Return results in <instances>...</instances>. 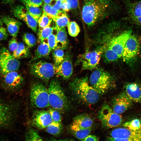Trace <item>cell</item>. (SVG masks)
<instances>
[{"label":"cell","instance_id":"1","mask_svg":"<svg viewBox=\"0 0 141 141\" xmlns=\"http://www.w3.org/2000/svg\"><path fill=\"white\" fill-rule=\"evenodd\" d=\"M107 10L105 4L100 0H84L82 11L83 21L91 27L103 16Z\"/></svg>","mask_w":141,"mask_h":141},{"label":"cell","instance_id":"2","mask_svg":"<svg viewBox=\"0 0 141 141\" xmlns=\"http://www.w3.org/2000/svg\"><path fill=\"white\" fill-rule=\"evenodd\" d=\"M70 86L74 95L86 104H94L98 101L99 94L89 85L87 77L76 79Z\"/></svg>","mask_w":141,"mask_h":141},{"label":"cell","instance_id":"3","mask_svg":"<svg viewBox=\"0 0 141 141\" xmlns=\"http://www.w3.org/2000/svg\"><path fill=\"white\" fill-rule=\"evenodd\" d=\"M50 106L59 111H64L68 108L67 98L59 81L53 79L48 89Z\"/></svg>","mask_w":141,"mask_h":141},{"label":"cell","instance_id":"4","mask_svg":"<svg viewBox=\"0 0 141 141\" xmlns=\"http://www.w3.org/2000/svg\"><path fill=\"white\" fill-rule=\"evenodd\" d=\"M90 85L99 94H103L114 86V82L111 75L101 69L94 70L89 78Z\"/></svg>","mask_w":141,"mask_h":141},{"label":"cell","instance_id":"5","mask_svg":"<svg viewBox=\"0 0 141 141\" xmlns=\"http://www.w3.org/2000/svg\"><path fill=\"white\" fill-rule=\"evenodd\" d=\"M30 99L31 104L35 107L43 108L50 106L48 89L40 83H35L32 86Z\"/></svg>","mask_w":141,"mask_h":141},{"label":"cell","instance_id":"6","mask_svg":"<svg viewBox=\"0 0 141 141\" xmlns=\"http://www.w3.org/2000/svg\"><path fill=\"white\" fill-rule=\"evenodd\" d=\"M98 116L102 126L107 128L118 126L122 121V118L120 114L115 113L112 107L106 104L102 107Z\"/></svg>","mask_w":141,"mask_h":141},{"label":"cell","instance_id":"7","mask_svg":"<svg viewBox=\"0 0 141 141\" xmlns=\"http://www.w3.org/2000/svg\"><path fill=\"white\" fill-rule=\"evenodd\" d=\"M55 67L51 63L40 60L32 64L31 73L34 77L48 82L55 74Z\"/></svg>","mask_w":141,"mask_h":141},{"label":"cell","instance_id":"8","mask_svg":"<svg viewBox=\"0 0 141 141\" xmlns=\"http://www.w3.org/2000/svg\"><path fill=\"white\" fill-rule=\"evenodd\" d=\"M140 43L139 38L132 34L125 44L122 55L124 62L130 65L134 62L139 54Z\"/></svg>","mask_w":141,"mask_h":141},{"label":"cell","instance_id":"9","mask_svg":"<svg viewBox=\"0 0 141 141\" xmlns=\"http://www.w3.org/2000/svg\"><path fill=\"white\" fill-rule=\"evenodd\" d=\"M110 135L108 140L141 141V132L134 131L125 127L113 130Z\"/></svg>","mask_w":141,"mask_h":141},{"label":"cell","instance_id":"10","mask_svg":"<svg viewBox=\"0 0 141 141\" xmlns=\"http://www.w3.org/2000/svg\"><path fill=\"white\" fill-rule=\"evenodd\" d=\"M19 61L14 58L7 49H2L0 52V72L3 75L19 68Z\"/></svg>","mask_w":141,"mask_h":141},{"label":"cell","instance_id":"11","mask_svg":"<svg viewBox=\"0 0 141 141\" xmlns=\"http://www.w3.org/2000/svg\"><path fill=\"white\" fill-rule=\"evenodd\" d=\"M106 48L105 46H103L83 54L80 59L83 69L91 70L95 68L99 63L101 55Z\"/></svg>","mask_w":141,"mask_h":141},{"label":"cell","instance_id":"12","mask_svg":"<svg viewBox=\"0 0 141 141\" xmlns=\"http://www.w3.org/2000/svg\"><path fill=\"white\" fill-rule=\"evenodd\" d=\"M132 34L130 30L125 31L113 37L108 45V47L119 55L122 56L125 44Z\"/></svg>","mask_w":141,"mask_h":141},{"label":"cell","instance_id":"13","mask_svg":"<svg viewBox=\"0 0 141 141\" xmlns=\"http://www.w3.org/2000/svg\"><path fill=\"white\" fill-rule=\"evenodd\" d=\"M15 17L24 21L34 32L37 31L38 22L30 15L25 7L20 5H16L12 10Z\"/></svg>","mask_w":141,"mask_h":141},{"label":"cell","instance_id":"14","mask_svg":"<svg viewBox=\"0 0 141 141\" xmlns=\"http://www.w3.org/2000/svg\"><path fill=\"white\" fill-rule=\"evenodd\" d=\"M132 105V101L124 91L114 99L112 108L115 113L121 114L128 109Z\"/></svg>","mask_w":141,"mask_h":141},{"label":"cell","instance_id":"15","mask_svg":"<svg viewBox=\"0 0 141 141\" xmlns=\"http://www.w3.org/2000/svg\"><path fill=\"white\" fill-rule=\"evenodd\" d=\"M14 107L0 98V126L7 125L11 122L15 115Z\"/></svg>","mask_w":141,"mask_h":141},{"label":"cell","instance_id":"16","mask_svg":"<svg viewBox=\"0 0 141 141\" xmlns=\"http://www.w3.org/2000/svg\"><path fill=\"white\" fill-rule=\"evenodd\" d=\"M4 75V85L9 90H14L18 88L23 80L22 76L16 71L9 72Z\"/></svg>","mask_w":141,"mask_h":141},{"label":"cell","instance_id":"17","mask_svg":"<svg viewBox=\"0 0 141 141\" xmlns=\"http://www.w3.org/2000/svg\"><path fill=\"white\" fill-rule=\"evenodd\" d=\"M53 121L49 112L45 111H40L36 112L32 119L33 125L39 129L46 128Z\"/></svg>","mask_w":141,"mask_h":141},{"label":"cell","instance_id":"18","mask_svg":"<svg viewBox=\"0 0 141 141\" xmlns=\"http://www.w3.org/2000/svg\"><path fill=\"white\" fill-rule=\"evenodd\" d=\"M124 92L129 98L135 102L141 103V85L135 83H129L125 86Z\"/></svg>","mask_w":141,"mask_h":141},{"label":"cell","instance_id":"19","mask_svg":"<svg viewBox=\"0 0 141 141\" xmlns=\"http://www.w3.org/2000/svg\"><path fill=\"white\" fill-rule=\"evenodd\" d=\"M55 74L64 79H67L69 78L73 72V66L70 57L68 56H65L62 63L58 66L55 67Z\"/></svg>","mask_w":141,"mask_h":141},{"label":"cell","instance_id":"20","mask_svg":"<svg viewBox=\"0 0 141 141\" xmlns=\"http://www.w3.org/2000/svg\"><path fill=\"white\" fill-rule=\"evenodd\" d=\"M3 24L7 27L8 32L13 37H17L21 23L15 19L7 15H3L1 17Z\"/></svg>","mask_w":141,"mask_h":141},{"label":"cell","instance_id":"21","mask_svg":"<svg viewBox=\"0 0 141 141\" xmlns=\"http://www.w3.org/2000/svg\"><path fill=\"white\" fill-rule=\"evenodd\" d=\"M93 123L92 119L89 115L81 114L76 116L72 124L84 128H91Z\"/></svg>","mask_w":141,"mask_h":141},{"label":"cell","instance_id":"22","mask_svg":"<svg viewBox=\"0 0 141 141\" xmlns=\"http://www.w3.org/2000/svg\"><path fill=\"white\" fill-rule=\"evenodd\" d=\"M56 37L57 48L62 50L66 49L68 45L67 35L65 27L57 29Z\"/></svg>","mask_w":141,"mask_h":141},{"label":"cell","instance_id":"23","mask_svg":"<svg viewBox=\"0 0 141 141\" xmlns=\"http://www.w3.org/2000/svg\"><path fill=\"white\" fill-rule=\"evenodd\" d=\"M38 46L33 58L31 62L48 56L51 51L47 43L44 41L41 43Z\"/></svg>","mask_w":141,"mask_h":141},{"label":"cell","instance_id":"24","mask_svg":"<svg viewBox=\"0 0 141 141\" xmlns=\"http://www.w3.org/2000/svg\"><path fill=\"white\" fill-rule=\"evenodd\" d=\"M70 129L74 136L81 140L89 135L91 131V128H82L73 124L70 126Z\"/></svg>","mask_w":141,"mask_h":141},{"label":"cell","instance_id":"25","mask_svg":"<svg viewBox=\"0 0 141 141\" xmlns=\"http://www.w3.org/2000/svg\"><path fill=\"white\" fill-rule=\"evenodd\" d=\"M53 21L55 23V30H56L65 27L69 22L67 15L63 11Z\"/></svg>","mask_w":141,"mask_h":141},{"label":"cell","instance_id":"26","mask_svg":"<svg viewBox=\"0 0 141 141\" xmlns=\"http://www.w3.org/2000/svg\"><path fill=\"white\" fill-rule=\"evenodd\" d=\"M29 48L26 46L22 43H19L17 49L12 54L13 56L16 59L26 57L30 54Z\"/></svg>","mask_w":141,"mask_h":141},{"label":"cell","instance_id":"27","mask_svg":"<svg viewBox=\"0 0 141 141\" xmlns=\"http://www.w3.org/2000/svg\"><path fill=\"white\" fill-rule=\"evenodd\" d=\"M54 30H55V27L51 26L50 25L44 28L39 27L38 35V39L41 43L46 39L52 33Z\"/></svg>","mask_w":141,"mask_h":141},{"label":"cell","instance_id":"28","mask_svg":"<svg viewBox=\"0 0 141 141\" xmlns=\"http://www.w3.org/2000/svg\"><path fill=\"white\" fill-rule=\"evenodd\" d=\"M52 56L55 67L58 66L63 61L65 58L63 50L56 48L54 50Z\"/></svg>","mask_w":141,"mask_h":141},{"label":"cell","instance_id":"29","mask_svg":"<svg viewBox=\"0 0 141 141\" xmlns=\"http://www.w3.org/2000/svg\"><path fill=\"white\" fill-rule=\"evenodd\" d=\"M43 12L45 13L51 17L53 20L62 12L63 11L58 10L53 8L50 4H44L43 6Z\"/></svg>","mask_w":141,"mask_h":141},{"label":"cell","instance_id":"30","mask_svg":"<svg viewBox=\"0 0 141 141\" xmlns=\"http://www.w3.org/2000/svg\"><path fill=\"white\" fill-rule=\"evenodd\" d=\"M62 128V124L52 121L46 128L49 134L54 136L58 135L61 133Z\"/></svg>","mask_w":141,"mask_h":141},{"label":"cell","instance_id":"31","mask_svg":"<svg viewBox=\"0 0 141 141\" xmlns=\"http://www.w3.org/2000/svg\"><path fill=\"white\" fill-rule=\"evenodd\" d=\"M124 127L133 131L141 132V121L138 119H135L125 122L123 125Z\"/></svg>","mask_w":141,"mask_h":141},{"label":"cell","instance_id":"32","mask_svg":"<svg viewBox=\"0 0 141 141\" xmlns=\"http://www.w3.org/2000/svg\"><path fill=\"white\" fill-rule=\"evenodd\" d=\"M25 7L30 15L38 22V20L43 13L39 7H35L27 5H25Z\"/></svg>","mask_w":141,"mask_h":141},{"label":"cell","instance_id":"33","mask_svg":"<svg viewBox=\"0 0 141 141\" xmlns=\"http://www.w3.org/2000/svg\"><path fill=\"white\" fill-rule=\"evenodd\" d=\"M52 20L51 17L43 12L38 20L39 27L44 28L49 26L50 25Z\"/></svg>","mask_w":141,"mask_h":141},{"label":"cell","instance_id":"34","mask_svg":"<svg viewBox=\"0 0 141 141\" xmlns=\"http://www.w3.org/2000/svg\"><path fill=\"white\" fill-rule=\"evenodd\" d=\"M67 26L68 33L71 36L75 37L79 33L80 31L79 27L75 22H69Z\"/></svg>","mask_w":141,"mask_h":141},{"label":"cell","instance_id":"35","mask_svg":"<svg viewBox=\"0 0 141 141\" xmlns=\"http://www.w3.org/2000/svg\"><path fill=\"white\" fill-rule=\"evenodd\" d=\"M130 12L132 18L141 16V0L132 6L130 9Z\"/></svg>","mask_w":141,"mask_h":141},{"label":"cell","instance_id":"36","mask_svg":"<svg viewBox=\"0 0 141 141\" xmlns=\"http://www.w3.org/2000/svg\"><path fill=\"white\" fill-rule=\"evenodd\" d=\"M26 141H42V138L39 135L38 133L36 130L31 129L26 133L25 137Z\"/></svg>","mask_w":141,"mask_h":141},{"label":"cell","instance_id":"37","mask_svg":"<svg viewBox=\"0 0 141 141\" xmlns=\"http://www.w3.org/2000/svg\"><path fill=\"white\" fill-rule=\"evenodd\" d=\"M104 57L105 60L108 62L115 61L120 58L108 47L104 51Z\"/></svg>","mask_w":141,"mask_h":141},{"label":"cell","instance_id":"38","mask_svg":"<svg viewBox=\"0 0 141 141\" xmlns=\"http://www.w3.org/2000/svg\"><path fill=\"white\" fill-rule=\"evenodd\" d=\"M22 38L24 41L29 48L33 47L36 44V38L32 34L26 33L23 35Z\"/></svg>","mask_w":141,"mask_h":141},{"label":"cell","instance_id":"39","mask_svg":"<svg viewBox=\"0 0 141 141\" xmlns=\"http://www.w3.org/2000/svg\"><path fill=\"white\" fill-rule=\"evenodd\" d=\"M49 112L51 116L53 121L57 123H61L62 118L59 111L52 108L50 109Z\"/></svg>","mask_w":141,"mask_h":141},{"label":"cell","instance_id":"40","mask_svg":"<svg viewBox=\"0 0 141 141\" xmlns=\"http://www.w3.org/2000/svg\"><path fill=\"white\" fill-rule=\"evenodd\" d=\"M46 39L47 43L51 50H54L57 48V43L55 35L51 33Z\"/></svg>","mask_w":141,"mask_h":141},{"label":"cell","instance_id":"41","mask_svg":"<svg viewBox=\"0 0 141 141\" xmlns=\"http://www.w3.org/2000/svg\"><path fill=\"white\" fill-rule=\"evenodd\" d=\"M3 24L0 17V41L6 39L8 36L7 30L4 26Z\"/></svg>","mask_w":141,"mask_h":141},{"label":"cell","instance_id":"42","mask_svg":"<svg viewBox=\"0 0 141 141\" xmlns=\"http://www.w3.org/2000/svg\"><path fill=\"white\" fill-rule=\"evenodd\" d=\"M25 5L35 7H39L42 4L43 0H23L21 1Z\"/></svg>","mask_w":141,"mask_h":141},{"label":"cell","instance_id":"43","mask_svg":"<svg viewBox=\"0 0 141 141\" xmlns=\"http://www.w3.org/2000/svg\"><path fill=\"white\" fill-rule=\"evenodd\" d=\"M18 45L19 43L15 38L13 37L9 42L8 48L10 51L13 52L17 49Z\"/></svg>","mask_w":141,"mask_h":141},{"label":"cell","instance_id":"44","mask_svg":"<svg viewBox=\"0 0 141 141\" xmlns=\"http://www.w3.org/2000/svg\"><path fill=\"white\" fill-rule=\"evenodd\" d=\"M61 3L60 0H51L49 4L54 9L60 10Z\"/></svg>","mask_w":141,"mask_h":141},{"label":"cell","instance_id":"45","mask_svg":"<svg viewBox=\"0 0 141 141\" xmlns=\"http://www.w3.org/2000/svg\"><path fill=\"white\" fill-rule=\"evenodd\" d=\"M61 8L62 10L65 12L69 11L71 9L69 3L66 1L62 2Z\"/></svg>","mask_w":141,"mask_h":141},{"label":"cell","instance_id":"46","mask_svg":"<svg viewBox=\"0 0 141 141\" xmlns=\"http://www.w3.org/2000/svg\"><path fill=\"white\" fill-rule=\"evenodd\" d=\"M66 1L69 3L71 9H76L78 6V0H67Z\"/></svg>","mask_w":141,"mask_h":141},{"label":"cell","instance_id":"47","mask_svg":"<svg viewBox=\"0 0 141 141\" xmlns=\"http://www.w3.org/2000/svg\"><path fill=\"white\" fill-rule=\"evenodd\" d=\"M99 138L96 136L92 135H89L82 141H95L99 140Z\"/></svg>","mask_w":141,"mask_h":141},{"label":"cell","instance_id":"48","mask_svg":"<svg viewBox=\"0 0 141 141\" xmlns=\"http://www.w3.org/2000/svg\"><path fill=\"white\" fill-rule=\"evenodd\" d=\"M132 19L136 24L141 26V16Z\"/></svg>","mask_w":141,"mask_h":141},{"label":"cell","instance_id":"49","mask_svg":"<svg viewBox=\"0 0 141 141\" xmlns=\"http://www.w3.org/2000/svg\"><path fill=\"white\" fill-rule=\"evenodd\" d=\"M4 2L6 4H11L16 0H3ZM22 1L23 0H17Z\"/></svg>","mask_w":141,"mask_h":141},{"label":"cell","instance_id":"50","mask_svg":"<svg viewBox=\"0 0 141 141\" xmlns=\"http://www.w3.org/2000/svg\"><path fill=\"white\" fill-rule=\"evenodd\" d=\"M51 0H43V2L45 4H49Z\"/></svg>","mask_w":141,"mask_h":141},{"label":"cell","instance_id":"51","mask_svg":"<svg viewBox=\"0 0 141 141\" xmlns=\"http://www.w3.org/2000/svg\"><path fill=\"white\" fill-rule=\"evenodd\" d=\"M67 0H60V1H61V2H65V1H66Z\"/></svg>","mask_w":141,"mask_h":141}]
</instances>
